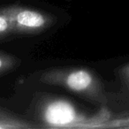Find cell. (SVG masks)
Instances as JSON below:
<instances>
[{"label":"cell","instance_id":"3957f363","mask_svg":"<svg viewBox=\"0 0 129 129\" xmlns=\"http://www.w3.org/2000/svg\"><path fill=\"white\" fill-rule=\"evenodd\" d=\"M11 22L13 34L37 35L50 28L55 22L53 15L36 8L20 5L2 6Z\"/></svg>","mask_w":129,"mask_h":129},{"label":"cell","instance_id":"6da1fadb","mask_svg":"<svg viewBox=\"0 0 129 129\" xmlns=\"http://www.w3.org/2000/svg\"><path fill=\"white\" fill-rule=\"evenodd\" d=\"M36 113L42 126L50 128H88L100 122L97 117L88 115L71 100L50 95L38 99Z\"/></svg>","mask_w":129,"mask_h":129},{"label":"cell","instance_id":"5b68a950","mask_svg":"<svg viewBox=\"0 0 129 129\" xmlns=\"http://www.w3.org/2000/svg\"><path fill=\"white\" fill-rule=\"evenodd\" d=\"M18 64L17 57L0 50V75L13 70Z\"/></svg>","mask_w":129,"mask_h":129},{"label":"cell","instance_id":"7a4b0ae2","mask_svg":"<svg viewBox=\"0 0 129 129\" xmlns=\"http://www.w3.org/2000/svg\"><path fill=\"white\" fill-rule=\"evenodd\" d=\"M39 81L52 86L61 87L81 96L100 99L102 87L94 73L83 67L52 68L40 74Z\"/></svg>","mask_w":129,"mask_h":129},{"label":"cell","instance_id":"277c9868","mask_svg":"<svg viewBox=\"0 0 129 129\" xmlns=\"http://www.w3.org/2000/svg\"><path fill=\"white\" fill-rule=\"evenodd\" d=\"M37 127L34 124L0 108V129L6 128H32Z\"/></svg>","mask_w":129,"mask_h":129},{"label":"cell","instance_id":"8992f818","mask_svg":"<svg viewBox=\"0 0 129 129\" xmlns=\"http://www.w3.org/2000/svg\"><path fill=\"white\" fill-rule=\"evenodd\" d=\"M13 34L11 22L2 8L0 7V39Z\"/></svg>","mask_w":129,"mask_h":129}]
</instances>
